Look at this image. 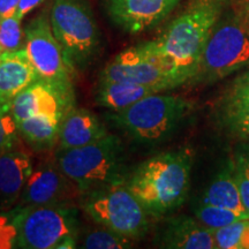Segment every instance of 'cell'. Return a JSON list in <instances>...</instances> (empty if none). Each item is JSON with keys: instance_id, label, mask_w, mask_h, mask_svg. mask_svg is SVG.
<instances>
[{"instance_id": "6da1fadb", "label": "cell", "mask_w": 249, "mask_h": 249, "mask_svg": "<svg viewBox=\"0 0 249 249\" xmlns=\"http://www.w3.org/2000/svg\"><path fill=\"white\" fill-rule=\"evenodd\" d=\"M192 166L193 156L187 149L163 152L130 171L126 185L150 216H164L186 201Z\"/></svg>"}, {"instance_id": "7a4b0ae2", "label": "cell", "mask_w": 249, "mask_h": 249, "mask_svg": "<svg viewBox=\"0 0 249 249\" xmlns=\"http://www.w3.org/2000/svg\"><path fill=\"white\" fill-rule=\"evenodd\" d=\"M220 11L222 5L213 0H197L154 40L157 51L172 66L182 83L191 82L195 76Z\"/></svg>"}, {"instance_id": "3957f363", "label": "cell", "mask_w": 249, "mask_h": 249, "mask_svg": "<svg viewBox=\"0 0 249 249\" xmlns=\"http://www.w3.org/2000/svg\"><path fill=\"white\" fill-rule=\"evenodd\" d=\"M54 158L82 195L103 187L124 183L130 172L123 142L112 134L85 147L57 151Z\"/></svg>"}, {"instance_id": "277c9868", "label": "cell", "mask_w": 249, "mask_h": 249, "mask_svg": "<svg viewBox=\"0 0 249 249\" xmlns=\"http://www.w3.org/2000/svg\"><path fill=\"white\" fill-rule=\"evenodd\" d=\"M192 108V102L185 98L156 92L107 116L114 127L135 141L155 143L170 135Z\"/></svg>"}, {"instance_id": "5b68a950", "label": "cell", "mask_w": 249, "mask_h": 249, "mask_svg": "<svg viewBox=\"0 0 249 249\" xmlns=\"http://www.w3.org/2000/svg\"><path fill=\"white\" fill-rule=\"evenodd\" d=\"M249 67V20L235 11L218 18L192 81L213 83Z\"/></svg>"}, {"instance_id": "8992f818", "label": "cell", "mask_w": 249, "mask_h": 249, "mask_svg": "<svg viewBox=\"0 0 249 249\" xmlns=\"http://www.w3.org/2000/svg\"><path fill=\"white\" fill-rule=\"evenodd\" d=\"M50 22L74 71H85L98 54L99 30L87 0H53Z\"/></svg>"}, {"instance_id": "52a82bcc", "label": "cell", "mask_w": 249, "mask_h": 249, "mask_svg": "<svg viewBox=\"0 0 249 249\" xmlns=\"http://www.w3.org/2000/svg\"><path fill=\"white\" fill-rule=\"evenodd\" d=\"M80 205L93 223L134 241L142 239L149 231L150 214L126 182L86 193Z\"/></svg>"}, {"instance_id": "ba28073f", "label": "cell", "mask_w": 249, "mask_h": 249, "mask_svg": "<svg viewBox=\"0 0 249 249\" xmlns=\"http://www.w3.org/2000/svg\"><path fill=\"white\" fill-rule=\"evenodd\" d=\"M99 79L135 83L158 92L183 85L172 66L157 51L154 40L120 52L103 68Z\"/></svg>"}, {"instance_id": "9c48e42d", "label": "cell", "mask_w": 249, "mask_h": 249, "mask_svg": "<svg viewBox=\"0 0 249 249\" xmlns=\"http://www.w3.org/2000/svg\"><path fill=\"white\" fill-rule=\"evenodd\" d=\"M76 205L21 207L17 248L58 249L67 238L79 235Z\"/></svg>"}, {"instance_id": "30bf717a", "label": "cell", "mask_w": 249, "mask_h": 249, "mask_svg": "<svg viewBox=\"0 0 249 249\" xmlns=\"http://www.w3.org/2000/svg\"><path fill=\"white\" fill-rule=\"evenodd\" d=\"M23 49L39 77L55 82L73 83L75 71L55 38L48 15L40 14L28 23L24 29Z\"/></svg>"}, {"instance_id": "8fae6325", "label": "cell", "mask_w": 249, "mask_h": 249, "mask_svg": "<svg viewBox=\"0 0 249 249\" xmlns=\"http://www.w3.org/2000/svg\"><path fill=\"white\" fill-rule=\"evenodd\" d=\"M75 107L73 83L37 79L13 99L11 112L20 123L34 116H49L64 120Z\"/></svg>"}, {"instance_id": "7c38bea8", "label": "cell", "mask_w": 249, "mask_h": 249, "mask_svg": "<svg viewBox=\"0 0 249 249\" xmlns=\"http://www.w3.org/2000/svg\"><path fill=\"white\" fill-rule=\"evenodd\" d=\"M81 198L79 187L62 172L54 158L42 160L34 167L18 205H80Z\"/></svg>"}, {"instance_id": "4fadbf2b", "label": "cell", "mask_w": 249, "mask_h": 249, "mask_svg": "<svg viewBox=\"0 0 249 249\" xmlns=\"http://www.w3.org/2000/svg\"><path fill=\"white\" fill-rule=\"evenodd\" d=\"M180 0H104L112 22L129 34H140L160 23Z\"/></svg>"}, {"instance_id": "5bb4252c", "label": "cell", "mask_w": 249, "mask_h": 249, "mask_svg": "<svg viewBox=\"0 0 249 249\" xmlns=\"http://www.w3.org/2000/svg\"><path fill=\"white\" fill-rule=\"evenodd\" d=\"M33 170L30 156L18 145L0 154V210L18 203Z\"/></svg>"}, {"instance_id": "9a60e30c", "label": "cell", "mask_w": 249, "mask_h": 249, "mask_svg": "<svg viewBox=\"0 0 249 249\" xmlns=\"http://www.w3.org/2000/svg\"><path fill=\"white\" fill-rule=\"evenodd\" d=\"M39 79L26 50L0 54V105L11 108L13 99L28 86Z\"/></svg>"}, {"instance_id": "2e32d148", "label": "cell", "mask_w": 249, "mask_h": 249, "mask_svg": "<svg viewBox=\"0 0 249 249\" xmlns=\"http://www.w3.org/2000/svg\"><path fill=\"white\" fill-rule=\"evenodd\" d=\"M107 134V128L95 113L87 108L74 107L61 123L58 151L85 147Z\"/></svg>"}, {"instance_id": "e0dca14e", "label": "cell", "mask_w": 249, "mask_h": 249, "mask_svg": "<svg viewBox=\"0 0 249 249\" xmlns=\"http://www.w3.org/2000/svg\"><path fill=\"white\" fill-rule=\"evenodd\" d=\"M160 246L171 249H216L213 231L196 217L188 216L174 217L166 223Z\"/></svg>"}, {"instance_id": "ac0fdd59", "label": "cell", "mask_w": 249, "mask_h": 249, "mask_svg": "<svg viewBox=\"0 0 249 249\" xmlns=\"http://www.w3.org/2000/svg\"><path fill=\"white\" fill-rule=\"evenodd\" d=\"M219 116L232 134L249 139V71L236 77L224 95Z\"/></svg>"}, {"instance_id": "d6986e66", "label": "cell", "mask_w": 249, "mask_h": 249, "mask_svg": "<svg viewBox=\"0 0 249 249\" xmlns=\"http://www.w3.org/2000/svg\"><path fill=\"white\" fill-rule=\"evenodd\" d=\"M200 203L226 208L249 218V213L246 211L242 203L240 191L235 180L234 160H230L223 165L219 172L205 189Z\"/></svg>"}, {"instance_id": "ffe728a7", "label": "cell", "mask_w": 249, "mask_h": 249, "mask_svg": "<svg viewBox=\"0 0 249 249\" xmlns=\"http://www.w3.org/2000/svg\"><path fill=\"white\" fill-rule=\"evenodd\" d=\"M157 90L124 81L98 79L95 88V101L99 107L110 111H121Z\"/></svg>"}, {"instance_id": "44dd1931", "label": "cell", "mask_w": 249, "mask_h": 249, "mask_svg": "<svg viewBox=\"0 0 249 249\" xmlns=\"http://www.w3.org/2000/svg\"><path fill=\"white\" fill-rule=\"evenodd\" d=\"M62 120L49 116H34L18 123L20 136L35 150H49L58 143Z\"/></svg>"}, {"instance_id": "7402d4cb", "label": "cell", "mask_w": 249, "mask_h": 249, "mask_svg": "<svg viewBox=\"0 0 249 249\" xmlns=\"http://www.w3.org/2000/svg\"><path fill=\"white\" fill-rule=\"evenodd\" d=\"M134 240L107 227L96 224V227L86 230L77 235V248L86 249H124L132 248Z\"/></svg>"}, {"instance_id": "603a6c76", "label": "cell", "mask_w": 249, "mask_h": 249, "mask_svg": "<svg viewBox=\"0 0 249 249\" xmlns=\"http://www.w3.org/2000/svg\"><path fill=\"white\" fill-rule=\"evenodd\" d=\"M195 217L211 231L227 226L230 224L238 222V220L249 219V218L233 210L226 209V208L202 203L196 207Z\"/></svg>"}, {"instance_id": "cb8c5ba5", "label": "cell", "mask_w": 249, "mask_h": 249, "mask_svg": "<svg viewBox=\"0 0 249 249\" xmlns=\"http://www.w3.org/2000/svg\"><path fill=\"white\" fill-rule=\"evenodd\" d=\"M24 48V33L21 20L15 17L0 18V50L1 52L18 51Z\"/></svg>"}, {"instance_id": "d4e9b609", "label": "cell", "mask_w": 249, "mask_h": 249, "mask_svg": "<svg viewBox=\"0 0 249 249\" xmlns=\"http://www.w3.org/2000/svg\"><path fill=\"white\" fill-rule=\"evenodd\" d=\"M21 207L0 213V249L17 248Z\"/></svg>"}, {"instance_id": "484cf974", "label": "cell", "mask_w": 249, "mask_h": 249, "mask_svg": "<svg viewBox=\"0 0 249 249\" xmlns=\"http://www.w3.org/2000/svg\"><path fill=\"white\" fill-rule=\"evenodd\" d=\"M249 219H242L213 231L217 249H241V238Z\"/></svg>"}, {"instance_id": "4316f807", "label": "cell", "mask_w": 249, "mask_h": 249, "mask_svg": "<svg viewBox=\"0 0 249 249\" xmlns=\"http://www.w3.org/2000/svg\"><path fill=\"white\" fill-rule=\"evenodd\" d=\"M234 176L244 207L249 213V147H245L235 154Z\"/></svg>"}, {"instance_id": "83f0119b", "label": "cell", "mask_w": 249, "mask_h": 249, "mask_svg": "<svg viewBox=\"0 0 249 249\" xmlns=\"http://www.w3.org/2000/svg\"><path fill=\"white\" fill-rule=\"evenodd\" d=\"M18 124L15 121L11 108L0 105V154L17 147L18 143Z\"/></svg>"}, {"instance_id": "f1b7e54d", "label": "cell", "mask_w": 249, "mask_h": 249, "mask_svg": "<svg viewBox=\"0 0 249 249\" xmlns=\"http://www.w3.org/2000/svg\"><path fill=\"white\" fill-rule=\"evenodd\" d=\"M43 1H44V0H20L15 17H17L18 20H22V18L26 17L27 14H29L33 9L38 7Z\"/></svg>"}, {"instance_id": "f546056e", "label": "cell", "mask_w": 249, "mask_h": 249, "mask_svg": "<svg viewBox=\"0 0 249 249\" xmlns=\"http://www.w3.org/2000/svg\"><path fill=\"white\" fill-rule=\"evenodd\" d=\"M20 0H0V18L14 17Z\"/></svg>"}, {"instance_id": "4dcf8cb0", "label": "cell", "mask_w": 249, "mask_h": 249, "mask_svg": "<svg viewBox=\"0 0 249 249\" xmlns=\"http://www.w3.org/2000/svg\"><path fill=\"white\" fill-rule=\"evenodd\" d=\"M232 6L233 11H235L236 13H239L249 20V0H238Z\"/></svg>"}, {"instance_id": "1f68e13d", "label": "cell", "mask_w": 249, "mask_h": 249, "mask_svg": "<svg viewBox=\"0 0 249 249\" xmlns=\"http://www.w3.org/2000/svg\"><path fill=\"white\" fill-rule=\"evenodd\" d=\"M241 249H249V225L246 227L241 238Z\"/></svg>"}, {"instance_id": "d6a6232c", "label": "cell", "mask_w": 249, "mask_h": 249, "mask_svg": "<svg viewBox=\"0 0 249 249\" xmlns=\"http://www.w3.org/2000/svg\"><path fill=\"white\" fill-rule=\"evenodd\" d=\"M213 1L217 2V4H219V5H224V4H231V5H233V4H234V2L238 1V0H213Z\"/></svg>"}, {"instance_id": "836d02e7", "label": "cell", "mask_w": 249, "mask_h": 249, "mask_svg": "<svg viewBox=\"0 0 249 249\" xmlns=\"http://www.w3.org/2000/svg\"><path fill=\"white\" fill-rule=\"evenodd\" d=\"M2 53V52H1V50H0V54H1Z\"/></svg>"}]
</instances>
